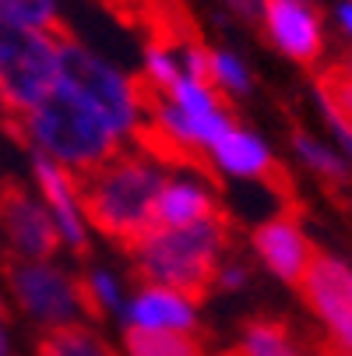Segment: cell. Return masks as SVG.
<instances>
[{"instance_id":"9a60e30c","label":"cell","mask_w":352,"mask_h":356,"mask_svg":"<svg viewBox=\"0 0 352 356\" xmlns=\"http://www.w3.org/2000/svg\"><path fill=\"white\" fill-rule=\"evenodd\" d=\"M124 353L127 356H205V346L194 332H148L131 325L124 332Z\"/></svg>"},{"instance_id":"ffe728a7","label":"cell","mask_w":352,"mask_h":356,"mask_svg":"<svg viewBox=\"0 0 352 356\" xmlns=\"http://www.w3.org/2000/svg\"><path fill=\"white\" fill-rule=\"evenodd\" d=\"M212 74H215V88H229L236 95H243L250 88V78H246L243 64L233 54H222V49H212Z\"/></svg>"},{"instance_id":"8fae6325","label":"cell","mask_w":352,"mask_h":356,"mask_svg":"<svg viewBox=\"0 0 352 356\" xmlns=\"http://www.w3.org/2000/svg\"><path fill=\"white\" fill-rule=\"evenodd\" d=\"M254 247L261 254V261L285 282L299 286L314 261V243L307 240V233L299 229L296 222V212H282L268 222H261L254 229Z\"/></svg>"},{"instance_id":"5bb4252c","label":"cell","mask_w":352,"mask_h":356,"mask_svg":"<svg viewBox=\"0 0 352 356\" xmlns=\"http://www.w3.org/2000/svg\"><path fill=\"white\" fill-rule=\"evenodd\" d=\"M215 212H219V205L212 201V194H205L197 184H187V180H166L159 191V201H156L159 229H183V226H194Z\"/></svg>"},{"instance_id":"6da1fadb","label":"cell","mask_w":352,"mask_h":356,"mask_svg":"<svg viewBox=\"0 0 352 356\" xmlns=\"http://www.w3.org/2000/svg\"><path fill=\"white\" fill-rule=\"evenodd\" d=\"M166 177L141 152H120L117 159L92 173L71 177L81 219H88L106 240L134 254L159 229L156 201Z\"/></svg>"},{"instance_id":"cb8c5ba5","label":"cell","mask_w":352,"mask_h":356,"mask_svg":"<svg viewBox=\"0 0 352 356\" xmlns=\"http://www.w3.org/2000/svg\"><path fill=\"white\" fill-rule=\"evenodd\" d=\"M338 22H342V29L352 35V0H345V4H338Z\"/></svg>"},{"instance_id":"44dd1931","label":"cell","mask_w":352,"mask_h":356,"mask_svg":"<svg viewBox=\"0 0 352 356\" xmlns=\"http://www.w3.org/2000/svg\"><path fill=\"white\" fill-rule=\"evenodd\" d=\"M222 289H236V286H243L246 282V272L240 268V265H226V268H219V279H215Z\"/></svg>"},{"instance_id":"8992f818","label":"cell","mask_w":352,"mask_h":356,"mask_svg":"<svg viewBox=\"0 0 352 356\" xmlns=\"http://www.w3.org/2000/svg\"><path fill=\"white\" fill-rule=\"evenodd\" d=\"M4 275L8 286L18 300V307L57 328V325H74L78 314H85L81 303V279H71L67 272L46 265V261H25V258H4Z\"/></svg>"},{"instance_id":"5b68a950","label":"cell","mask_w":352,"mask_h":356,"mask_svg":"<svg viewBox=\"0 0 352 356\" xmlns=\"http://www.w3.org/2000/svg\"><path fill=\"white\" fill-rule=\"evenodd\" d=\"M57 85H64L67 92H74L81 99V103H88L117 138L134 131L137 103H134L131 78H124L110 64L92 57L88 49L78 46L74 39L60 42V81Z\"/></svg>"},{"instance_id":"ba28073f","label":"cell","mask_w":352,"mask_h":356,"mask_svg":"<svg viewBox=\"0 0 352 356\" xmlns=\"http://www.w3.org/2000/svg\"><path fill=\"white\" fill-rule=\"evenodd\" d=\"M299 293L307 307L328 325L335 342L352 349V268L331 254H314Z\"/></svg>"},{"instance_id":"4316f807","label":"cell","mask_w":352,"mask_h":356,"mask_svg":"<svg viewBox=\"0 0 352 356\" xmlns=\"http://www.w3.org/2000/svg\"><path fill=\"white\" fill-rule=\"evenodd\" d=\"M4 314H8V311H4V300H0V318H4Z\"/></svg>"},{"instance_id":"7402d4cb","label":"cell","mask_w":352,"mask_h":356,"mask_svg":"<svg viewBox=\"0 0 352 356\" xmlns=\"http://www.w3.org/2000/svg\"><path fill=\"white\" fill-rule=\"evenodd\" d=\"M226 4H229L233 11H240L243 18H250V22H261V8H265V0H226Z\"/></svg>"},{"instance_id":"83f0119b","label":"cell","mask_w":352,"mask_h":356,"mask_svg":"<svg viewBox=\"0 0 352 356\" xmlns=\"http://www.w3.org/2000/svg\"><path fill=\"white\" fill-rule=\"evenodd\" d=\"M299 4H310V0H299Z\"/></svg>"},{"instance_id":"7c38bea8","label":"cell","mask_w":352,"mask_h":356,"mask_svg":"<svg viewBox=\"0 0 352 356\" xmlns=\"http://www.w3.org/2000/svg\"><path fill=\"white\" fill-rule=\"evenodd\" d=\"M32 170H35L42 201L49 205V216H53V222L60 229V240H67L78 254H88V236H85V222H81L78 201H74L71 177L57 163H49L46 156H39V152H35V159H32Z\"/></svg>"},{"instance_id":"ac0fdd59","label":"cell","mask_w":352,"mask_h":356,"mask_svg":"<svg viewBox=\"0 0 352 356\" xmlns=\"http://www.w3.org/2000/svg\"><path fill=\"white\" fill-rule=\"evenodd\" d=\"M0 18L39 29L46 35H53L57 42L71 39V32L64 29V22L57 15V0H0Z\"/></svg>"},{"instance_id":"603a6c76","label":"cell","mask_w":352,"mask_h":356,"mask_svg":"<svg viewBox=\"0 0 352 356\" xmlns=\"http://www.w3.org/2000/svg\"><path fill=\"white\" fill-rule=\"evenodd\" d=\"M307 356H352V349L338 346L335 339H321V342H314V346H310V353H307Z\"/></svg>"},{"instance_id":"d6986e66","label":"cell","mask_w":352,"mask_h":356,"mask_svg":"<svg viewBox=\"0 0 352 356\" xmlns=\"http://www.w3.org/2000/svg\"><path fill=\"white\" fill-rule=\"evenodd\" d=\"M292 145H296V152H299V159H303L321 180H328L331 187H342V184L352 180L349 170H345V163L335 156L331 148H324L321 141H314L307 131H296V134H292Z\"/></svg>"},{"instance_id":"277c9868","label":"cell","mask_w":352,"mask_h":356,"mask_svg":"<svg viewBox=\"0 0 352 356\" xmlns=\"http://www.w3.org/2000/svg\"><path fill=\"white\" fill-rule=\"evenodd\" d=\"M60 81V42L39 29L0 18V110L15 127Z\"/></svg>"},{"instance_id":"f1b7e54d","label":"cell","mask_w":352,"mask_h":356,"mask_svg":"<svg viewBox=\"0 0 352 356\" xmlns=\"http://www.w3.org/2000/svg\"><path fill=\"white\" fill-rule=\"evenodd\" d=\"M4 356H8V353H4Z\"/></svg>"},{"instance_id":"484cf974","label":"cell","mask_w":352,"mask_h":356,"mask_svg":"<svg viewBox=\"0 0 352 356\" xmlns=\"http://www.w3.org/2000/svg\"><path fill=\"white\" fill-rule=\"evenodd\" d=\"M342 64H345V71H349V78H352V57H349V60H342Z\"/></svg>"},{"instance_id":"2e32d148","label":"cell","mask_w":352,"mask_h":356,"mask_svg":"<svg viewBox=\"0 0 352 356\" xmlns=\"http://www.w3.org/2000/svg\"><path fill=\"white\" fill-rule=\"evenodd\" d=\"M243 356H307L296 346V335L289 321L278 318H254L243 325Z\"/></svg>"},{"instance_id":"d4e9b609","label":"cell","mask_w":352,"mask_h":356,"mask_svg":"<svg viewBox=\"0 0 352 356\" xmlns=\"http://www.w3.org/2000/svg\"><path fill=\"white\" fill-rule=\"evenodd\" d=\"M8 353V332H4V321H0V356Z\"/></svg>"},{"instance_id":"9c48e42d","label":"cell","mask_w":352,"mask_h":356,"mask_svg":"<svg viewBox=\"0 0 352 356\" xmlns=\"http://www.w3.org/2000/svg\"><path fill=\"white\" fill-rule=\"evenodd\" d=\"M212 156L222 170L236 173V177H250V180H265L282 201H285V209L296 212V191H292V177L285 173L282 163L271 159V152L254 138V134H246L240 127H229L215 145H212Z\"/></svg>"},{"instance_id":"3957f363","label":"cell","mask_w":352,"mask_h":356,"mask_svg":"<svg viewBox=\"0 0 352 356\" xmlns=\"http://www.w3.org/2000/svg\"><path fill=\"white\" fill-rule=\"evenodd\" d=\"M8 134L22 145H35L39 156L57 163L67 177L92 173L120 156V138L64 85H57L35 110H28L15 127H8Z\"/></svg>"},{"instance_id":"30bf717a","label":"cell","mask_w":352,"mask_h":356,"mask_svg":"<svg viewBox=\"0 0 352 356\" xmlns=\"http://www.w3.org/2000/svg\"><path fill=\"white\" fill-rule=\"evenodd\" d=\"M261 22H265L268 39L296 64H317L321 60V49H324L321 22L307 4H299V0H265Z\"/></svg>"},{"instance_id":"7a4b0ae2","label":"cell","mask_w":352,"mask_h":356,"mask_svg":"<svg viewBox=\"0 0 352 356\" xmlns=\"http://www.w3.org/2000/svg\"><path fill=\"white\" fill-rule=\"evenodd\" d=\"M229 233H233V222L222 209L183 229H156L131 254L134 275L144 286L169 289L197 307L208 296L212 282L219 279Z\"/></svg>"},{"instance_id":"4fadbf2b","label":"cell","mask_w":352,"mask_h":356,"mask_svg":"<svg viewBox=\"0 0 352 356\" xmlns=\"http://www.w3.org/2000/svg\"><path fill=\"white\" fill-rule=\"evenodd\" d=\"M131 325L148 328V332H194L197 314H194L190 300H183L169 289L144 286L131 303Z\"/></svg>"},{"instance_id":"52a82bcc","label":"cell","mask_w":352,"mask_h":356,"mask_svg":"<svg viewBox=\"0 0 352 356\" xmlns=\"http://www.w3.org/2000/svg\"><path fill=\"white\" fill-rule=\"evenodd\" d=\"M0 229L25 261H46L60 250L53 216L15 180H0Z\"/></svg>"},{"instance_id":"e0dca14e","label":"cell","mask_w":352,"mask_h":356,"mask_svg":"<svg viewBox=\"0 0 352 356\" xmlns=\"http://www.w3.org/2000/svg\"><path fill=\"white\" fill-rule=\"evenodd\" d=\"M35 356H117V353L81 325H57L35 342Z\"/></svg>"}]
</instances>
